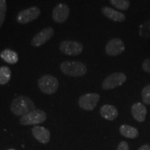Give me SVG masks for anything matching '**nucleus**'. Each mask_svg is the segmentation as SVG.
<instances>
[{"instance_id":"f257e3e1","label":"nucleus","mask_w":150,"mask_h":150,"mask_svg":"<svg viewBox=\"0 0 150 150\" xmlns=\"http://www.w3.org/2000/svg\"><path fill=\"white\" fill-rule=\"evenodd\" d=\"M35 109V106L31 99L26 96H19L13 100L11 110L17 116H24Z\"/></svg>"},{"instance_id":"f03ea898","label":"nucleus","mask_w":150,"mask_h":150,"mask_svg":"<svg viewBox=\"0 0 150 150\" xmlns=\"http://www.w3.org/2000/svg\"><path fill=\"white\" fill-rule=\"evenodd\" d=\"M60 69L67 76L78 77L84 76L87 72V67L79 61H64L60 65Z\"/></svg>"},{"instance_id":"7ed1b4c3","label":"nucleus","mask_w":150,"mask_h":150,"mask_svg":"<svg viewBox=\"0 0 150 150\" xmlns=\"http://www.w3.org/2000/svg\"><path fill=\"white\" fill-rule=\"evenodd\" d=\"M38 83L40 91L47 95L55 93L59 87V82L57 78L49 74L41 76L38 81Z\"/></svg>"},{"instance_id":"20e7f679","label":"nucleus","mask_w":150,"mask_h":150,"mask_svg":"<svg viewBox=\"0 0 150 150\" xmlns=\"http://www.w3.org/2000/svg\"><path fill=\"white\" fill-rule=\"evenodd\" d=\"M127 80V76L125 73L115 72L109 74L102 82V88L104 90H112L119 87L125 83Z\"/></svg>"},{"instance_id":"39448f33","label":"nucleus","mask_w":150,"mask_h":150,"mask_svg":"<svg viewBox=\"0 0 150 150\" xmlns=\"http://www.w3.org/2000/svg\"><path fill=\"white\" fill-rule=\"evenodd\" d=\"M47 120V114L44 110L35 109L27 115L22 116L20 122L22 125H35L44 122Z\"/></svg>"},{"instance_id":"423d86ee","label":"nucleus","mask_w":150,"mask_h":150,"mask_svg":"<svg viewBox=\"0 0 150 150\" xmlns=\"http://www.w3.org/2000/svg\"><path fill=\"white\" fill-rule=\"evenodd\" d=\"M59 49L63 54L67 56H77L83 52L81 43L74 40H64L60 44Z\"/></svg>"},{"instance_id":"0eeeda50","label":"nucleus","mask_w":150,"mask_h":150,"mask_svg":"<svg viewBox=\"0 0 150 150\" xmlns=\"http://www.w3.org/2000/svg\"><path fill=\"white\" fill-rule=\"evenodd\" d=\"M40 15V10L38 7H30L20 11L16 17V20L20 24H27L36 20Z\"/></svg>"},{"instance_id":"6e6552de","label":"nucleus","mask_w":150,"mask_h":150,"mask_svg":"<svg viewBox=\"0 0 150 150\" xmlns=\"http://www.w3.org/2000/svg\"><path fill=\"white\" fill-rule=\"evenodd\" d=\"M100 96L97 93H87L79 99V105L82 109L93 110L98 104Z\"/></svg>"},{"instance_id":"1a4fd4ad","label":"nucleus","mask_w":150,"mask_h":150,"mask_svg":"<svg viewBox=\"0 0 150 150\" xmlns=\"http://www.w3.org/2000/svg\"><path fill=\"white\" fill-rule=\"evenodd\" d=\"M54 29L53 28L51 27L45 28L33 38L31 41V45L35 47H39L45 44L49 40H50L54 36Z\"/></svg>"},{"instance_id":"9d476101","label":"nucleus","mask_w":150,"mask_h":150,"mask_svg":"<svg viewBox=\"0 0 150 150\" xmlns=\"http://www.w3.org/2000/svg\"><path fill=\"white\" fill-rule=\"evenodd\" d=\"M125 50V43L120 38H112L106 43L105 52L108 56H115Z\"/></svg>"},{"instance_id":"9b49d317","label":"nucleus","mask_w":150,"mask_h":150,"mask_svg":"<svg viewBox=\"0 0 150 150\" xmlns=\"http://www.w3.org/2000/svg\"><path fill=\"white\" fill-rule=\"evenodd\" d=\"M70 13L69 6L64 4H59L56 6L52 11V19L57 23H63L67 20Z\"/></svg>"},{"instance_id":"f8f14e48","label":"nucleus","mask_w":150,"mask_h":150,"mask_svg":"<svg viewBox=\"0 0 150 150\" xmlns=\"http://www.w3.org/2000/svg\"><path fill=\"white\" fill-rule=\"evenodd\" d=\"M131 114L136 121L142 122L145 121L146 115L147 113V110L146 106L140 102L135 103L131 106Z\"/></svg>"},{"instance_id":"ddd939ff","label":"nucleus","mask_w":150,"mask_h":150,"mask_svg":"<svg viewBox=\"0 0 150 150\" xmlns=\"http://www.w3.org/2000/svg\"><path fill=\"white\" fill-rule=\"evenodd\" d=\"M33 136L37 140L42 144H47L50 142V132L44 127L35 126L32 129Z\"/></svg>"},{"instance_id":"4468645a","label":"nucleus","mask_w":150,"mask_h":150,"mask_svg":"<svg viewBox=\"0 0 150 150\" xmlns=\"http://www.w3.org/2000/svg\"><path fill=\"white\" fill-rule=\"evenodd\" d=\"M101 11L105 17L110 19L112 21L122 22L126 20V16L125 14L108 6L102 7Z\"/></svg>"},{"instance_id":"2eb2a0df","label":"nucleus","mask_w":150,"mask_h":150,"mask_svg":"<svg viewBox=\"0 0 150 150\" xmlns=\"http://www.w3.org/2000/svg\"><path fill=\"white\" fill-rule=\"evenodd\" d=\"M100 115L104 119L112 121L118 116V110L117 108L112 105L104 104L100 108Z\"/></svg>"},{"instance_id":"dca6fc26","label":"nucleus","mask_w":150,"mask_h":150,"mask_svg":"<svg viewBox=\"0 0 150 150\" xmlns=\"http://www.w3.org/2000/svg\"><path fill=\"white\" fill-rule=\"evenodd\" d=\"M0 57L6 63L11 65L16 64L19 60V56L17 52L13 51L10 49H6L3 50L0 54Z\"/></svg>"},{"instance_id":"f3484780","label":"nucleus","mask_w":150,"mask_h":150,"mask_svg":"<svg viewBox=\"0 0 150 150\" xmlns=\"http://www.w3.org/2000/svg\"><path fill=\"white\" fill-rule=\"evenodd\" d=\"M120 133L126 138L134 139L139 135L138 130L135 127L128 125H123L120 127Z\"/></svg>"},{"instance_id":"a211bd4d","label":"nucleus","mask_w":150,"mask_h":150,"mask_svg":"<svg viewBox=\"0 0 150 150\" xmlns=\"http://www.w3.org/2000/svg\"><path fill=\"white\" fill-rule=\"evenodd\" d=\"M11 71L8 66L0 67V85H5L11 79Z\"/></svg>"},{"instance_id":"6ab92c4d","label":"nucleus","mask_w":150,"mask_h":150,"mask_svg":"<svg viewBox=\"0 0 150 150\" xmlns=\"http://www.w3.org/2000/svg\"><path fill=\"white\" fill-rule=\"evenodd\" d=\"M139 35L142 38H150V19L146 20L142 25H140L139 29Z\"/></svg>"},{"instance_id":"aec40b11","label":"nucleus","mask_w":150,"mask_h":150,"mask_svg":"<svg viewBox=\"0 0 150 150\" xmlns=\"http://www.w3.org/2000/svg\"><path fill=\"white\" fill-rule=\"evenodd\" d=\"M110 3L116 8L122 11H127L130 6L129 0H109Z\"/></svg>"},{"instance_id":"412c9836","label":"nucleus","mask_w":150,"mask_h":150,"mask_svg":"<svg viewBox=\"0 0 150 150\" xmlns=\"http://www.w3.org/2000/svg\"><path fill=\"white\" fill-rule=\"evenodd\" d=\"M7 11V4L6 0H0V28L5 20Z\"/></svg>"},{"instance_id":"4be33fe9","label":"nucleus","mask_w":150,"mask_h":150,"mask_svg":"<svg viewBox=\"0 0 150 150\" xmlns=\"http://www.w3.org/2000/svg\"><path fill=\"white\" fill-rule=\"evenodd\" d=\"M141 96L144 104H150V84L143 88L141 92Z\"/></svg>"},{"instance_id":"5701e85b","label":"nucleus","mask_w":150,"mask_h":150,"mask_svg":"<svg viewBox=\"0 0 150 150\" xmlns=\"http://www.w3.org/2000/svg\"><path fill=\"white\" fill-rule=\"evenodd\" d=\"M142 68L144 72L150 74V58H147L144 60L142 64Z\"/></svg>"},{"instance_id":"b1692460","label":"nucleus","mask_w":150,"mask_h":150,"mask_svg":"<svg viewBox=\"0 0 150 150\" xmlns=\"http://www.w3.org/2000/svg\"><path fill=\"white\" fill-rule=\"evenodd\" d=\"M117 150H129L128 143L125 141H122L117 146Z\"/></svg>"},{"instance_id":"393cba45","label":"nucleus","mask_w":150,"mask_h":150,"mask_svg":"<svg viewBox=\"0 0 150 150\" xmlns=\"http://www.w3.org/2000/svg\"><path fill=\"white\" fill-rule=\"evenodd\" d=\"M138 150H150V145L148 144H145L141 146Z\"/></svg>"},{"instance_id":"a878e982","label":"nucleus","mask_w":150,"mask_h":150,"mask_svg":"<svg viewBox=\"0 0 150 150\" xmlns=\"http://www.w3.org/2000/svg\"><path fill=\"white\" fill-rule=\"evenodd\" d=\"M8 150H16V149H8Z\"/></svg>"}]
</instances>
